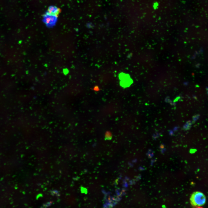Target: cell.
I'll list each match as a JSON object with an SVG mask.
<instances>
[{
	"mask_svg": "<svg viewBox=\"0 0 208 208\" xmlns=\"http://www.w3.org/2000/svg\"><path fill=\"white\" fill-rule=\"evenodd\" d=\"M60 12V9L55 5H51L49 6L45 13L50 15L58 16Z\"/></svg>",
	"mask_w": 208,
	"mask_h": 208,
	"instance_id": "4",
	"label": "cell"
},
{
	"mask_svg": "<svg viewBox=\"0 0 208 208\" xmlns=\"http://www.w3.org/2000/svg\"><path fill=\"white\" fill-rule=\"evenodd\" d=\"M58 20V16L45 13L43 16L42 21L47 27L52 28L54 26Z\"/></svg>",
	"mask_w": 208,
	"mask_h": 208,
	"instance_id": "2",
	"label": "cell"
},
{
	"mask_svg": "<svg viewBox=\"0 0 208 208\" xmlns=\"http://www.w3.org/2000/svg\"><path fill=\"white\" fill-rule=\"evenodd\" d=\"M206 198L205 196L202 192L196 191L194 192L191 195L190 198L191 205L194 207H200L205 203Z\"/></svg>",
	"mask_w": 208,
	"mask_h": 208,
	"instance_id": "1",
	"label": "cell"
},
{
	"mask_svg": "<svg viewBox=\"0 0 208 208\" xmlns=\"http://www.w3.org/2000/svg\"><path fill=\"white\" fill-rule=\"evenodd\" d=\"M120 76L121 82L120 83L122 86L126 87L129 86L132 83V80L127 74H123Z\"/></svg>",
	"mask_w": 208,
	"mask_h": 208,
	"instance_id": "3",
	"label": "cell"
},
{
	"mask_svg": "<svg viewBox=\"0 0 208 208\" xmlns=\"http://www.w3.org/2000/svg\"><path fill=\"white\" fill-rule=\"evenodd\" d=\"M194 208H203L202 207H196Z\"/></svg>",
	"mask_w": 208,
	"mask_h": 208,
	"instance_id": "5",
	"label": "cell"
}]
</instances>
